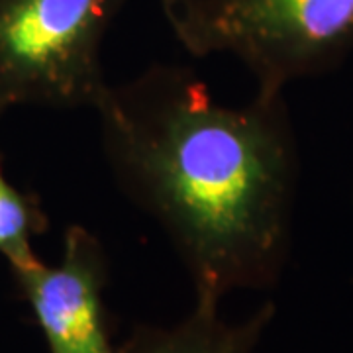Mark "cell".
I'll return each instance as SVG.
<instances>
[{"label": "cell", "instance_id": "1", "mask_svg": "<svg viewBox=\"0 0 353 353\" xmlns=\"http://www.w3.org/2000/svg\"><path fill=\"white\" fill-rule=\"evenodd\" d=\"M120 190L163 228L196 304L279 283L289 261L299 148L283 92L214 101L187 65L153 63L94 108Z\"/></svg>", "mask_w": 353, "mask_h": 353}, {"label": "cell", "instance_id": "2", "mask_svg": "<svg viewBox=\"0 0 353 353\" xmlns=\"http://www.w3.org/2000/svg\"><path fill=\"white\" fill-rule=\"evenodd\" d=\"M161 12L192 57L234 55L261 94L326 75L353 53V0H161Z\"/></svg>", "mask_w": 353, "mask_h": 353}, {"label": "cell", "instance_id": "3", "mask_svg": "<svg viewBox=\"0 0 353 353\" xmlns=\"http://www.w3.org/2000/svg\"><path fill=\"white\" fill-rule=\"evenodd\" d=\"M130 0H0V116L16 106L97 108L102 46Z\"/></svg>", "mask_w": 353, "mask_h": 353}, {"label": "cell", "instance_id": "4", "mask_svg": "<svg viewBox=\"0 0 353 353\" xmlns=\"http://www.w3.org/2000/svg\"><path fill=\"white\" fill-rule=\"evenodd\" d=\"M12 275L50 353H120L104 303L110 263L90 230L67 226L59 263L51 267L38 259Z\"/></svg>", "mask_w": 353, "mask_h": 353}, {"label": "cell", "instance_id": "5", "mask_svg": "<svg viewBox=\"0 0 353 353\" xmlns=\"http://www.w3.org/2000/svg\"><path fill=\"white\" fill-rule=\"evenodd\" d=\"M271 301L248 320L230 324L218 314V306L194 304V310L175 326L138 324L118 345L120 353H253L263 332L275 318Z\"/></svg>", "mask_w": 353, "mask_h": 353}, {"label": "cell", "instance_id": "6", "mask_svg": "<svg viewBox=\"0 0 353 353\" xmlns=\"http://www.w3.org/2000/svg\"><path fill=\"white\" fill-rule=\"evenodd\" d=\"M48 230L50 216L41 199L32 190L14 187L0 155V257L8 261L10 271L38 261L32 243Z\"/></svg>", "mask_w": 353, "mask_h": 353}]
</instances>
